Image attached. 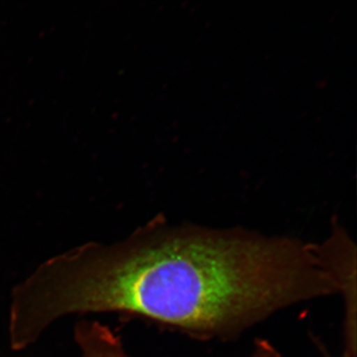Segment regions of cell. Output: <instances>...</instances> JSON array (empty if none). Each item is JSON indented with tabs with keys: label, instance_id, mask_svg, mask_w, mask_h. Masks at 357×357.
I'll list each match as a JSON object with an SVG mask.
<instances>
[{
	"label": "cell",
	"instance_id": "1",
	"mask_svg": "<svg viewBox=\"0 0 357 357\" xmlns=\"http://www.w3.org/2000/svg\"><path fill=\"white\" fill-rule=\"evenodd\" d=\"M335 294L314 244L158 218L121 243L42 263L13 289V309L33 337L69 314L119 312L210 340Z\"/></svg>",
	"mask_w": 357,
	"mask_h": 357
},
{
	"label": "cell",
	"instance_id": "2",
	"mask_svg": "<svg viewBox=\"0 0 357 357\" xmlns=\"http://www.w3.org/2000/svg\"><path fill=\"white\" fill-rule=\"evenodd\" d=\"M314 250L321 266L335 283L337 294L344 302V351L345 357H357L356 347V248L337 223L332 234L321 244H314Z\"/></svg>",
	"mask_w": 357,
	"mask_h": 357
},
{
	"label": "cell",
	"instance_id": "3",
	"mask_svg": "<svg viewBox=\"0 0 357 357\" xmlns=\"http://www.w3.org/2000/svg\"><path fill=\"white\" fill-rule=\"evenodd\" d=\"M75 340L82 357H133L124 349L121 337L98 321H79L75 328Z\"/></svg>",
	"mask_w": 357,
	"mask_h": 357
},
{
	"label": "cell",
	"instance_id": "4",
	"mask_svg": "<svg viewBox=\"0 0 357 357\" xmlns=\"http://www.w3.org/2000/svg\"><path fill=\"white\" fill-rule=\"evenodd\" d=\"M250 357H281L278 351L264 340H257L253 347L252 354Z\"/></svg>",
	"mask_w": 357,
	"mask_h": 357
},
{
	"label": "cell",
	"instance_id": "5",
	"mask_svg": "<svg viewBox=\"0 0 357 357\" xmlns=\"http://www.w3.org/2000/svg\"><path fill=\"white\" fill-rule=\"evenodd\" d=\"M314 342L317 345V349H318L319 352H321V357H345L342 354H340V356H337V354H332V352L326 349L325 344L321 342V340H319V338L314 337Z\"/></svg>",
	"mask_w": 357,
	"mask_h": 357
}]
</instances>
